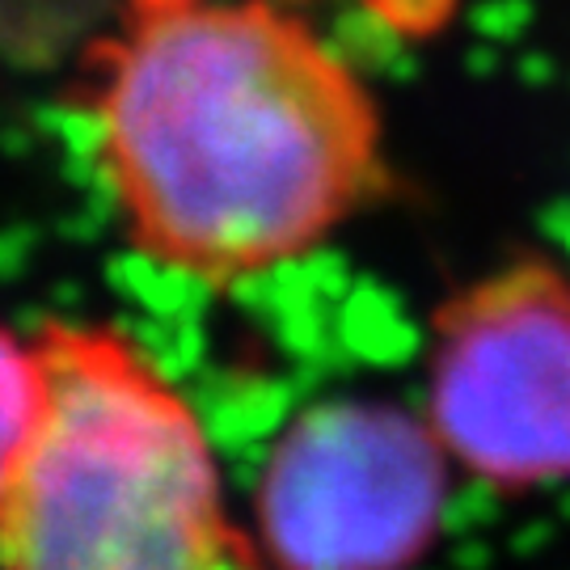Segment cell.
Here are the masks:
<instances>
[{"label": "cell", "instance_id": "obj_1", "mask_svg": "<svg viewBox=\"0 0 570 570\" xmlns=\"http://www.w3.org/2000/svg\"><path fill=\"white\" fill-rule=\"evenodd\" d=\"M381 110L271 0H131L98 85V144L131 237L237 284L301 258L381 186Z\"/></svg>", "mask_w": 570, "mask_h": 570}, {"label": "cell", "instance_id": "obj_4", "mask_svg": "<svg viewBox=\"0 0 570 570\" xmlns=\"http://www.w3.org/2000/svg\"><path fill=\"white\" fill-rule=\"evenodd\" d=\"M428 428L461 473L494 490L570 482V275L520 258L435 317Z\"/></svg>", "mask_w": 570, "mask_h": 570}, {"label": "cell", "instance_id": "obj_2", "mask_svg": "<svg viewBox=\"0 0 570 570\" xmlns=\"http://www.w3.org/2000/svg\"><path fill=\"white\" fill-rule=\"evenodd\" d=\"M47 406L0 503V570H271L233 529L204 423L131 343L42 338Z\"/></svg>", "mask_w": 570, "mask_h": 570}, {"label": "cell", "instance_id": "obj_3", "mask_svg": "<svg viewBox=\"0 0 570 570\" xmlns=\"http://www.w3.org/2000/svg\"><path fill=\"white\" fill-rule=\"evenodd\" d=\"M452 469L423 414L317 402L258 473V553L271 570H410L440 532Z\"/></svg>", "mask_w": 570, "mask_h": 570}, {"label": "cell", "instance_id": "obj_5", "mask_svg": "<svg viewBox=\"0 0 570 570\" xmlns=\"http://www.w3.org/2000/svg\"><path fill=\"white\" fill-rule=\"evenodd\" d=\"M42 406H47L42 343H26L9 326H0V503L30 452Z\"/></svg>", "mask_w": 570, "mask_h": 570}]
</instances>
